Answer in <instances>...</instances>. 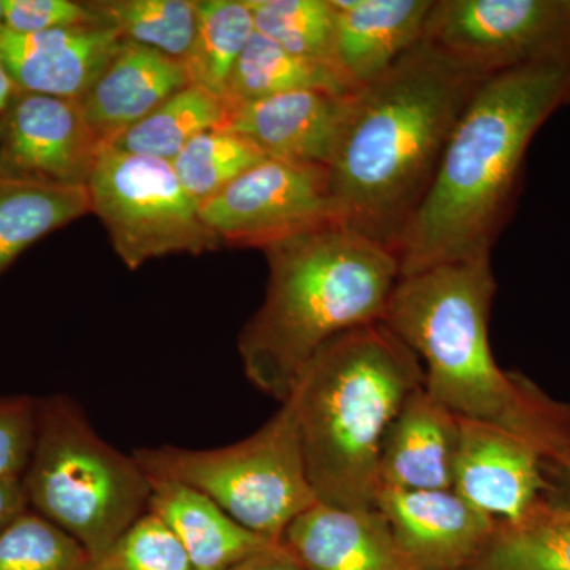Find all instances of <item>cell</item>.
Masks as SVG:
<instances>
[{
  "mask_svg": "<svg viewBox=\"0 0 570 570\" xmlns=\"http://www.w3.org/2000/svg\"><path fill=\"white\" fill-rule=\"evenodd\" d=\"M483 80L422 41L356 89L326 167L337 223L396 254Z\"/></svg>",
  "mask_w": 570,
  "mask_h": 570,
  "instance_id": "6da1fadb",
  "label": "cell"
},
{
  "mask_svg": "<svg viewBox=\"0 0 570 570\" xmlns=\"http://www.w3.org/2000/svg\"><path fill=\"white\" fill-rule=\"evenodd\" d=\"M566 102L570 58L524 63L480 82L397 245L401 276L491 255L530 142Z\"/></svg>",
  "mask_w": 570,
  "mask_h": 570,
  "instance_id": "7a4b0ae2",
  "label": "cell"
},
{
  "mask_svg": "<svg viewBox=\"0 0 570 570\" xmlns=\"http://www.w3.org/2000/svg\"><path fill=\"white\" fill-rule=\"evenodd\" d=\"M494 294L491 255L449 262L401 276L382 322L415 352L425 389L456 417L519 434L558 471L570 463V406L499 367L489 337Z\"/></svg>",
  "mask_w": 570,
  "mask_h": 570,
  "instance_id": "3957f363",
  "label": "cell"
},
{
  "mask_svg": "<svg viewBox=\"0 0 570 570\" xmlns=\"http://www.w3.org/2000/svg\"><path fill=\"white\" fill-rule=\"evenodd\" d=\"M264 253V305L239 333L238 351L250 384L283 404L326 344L382 322L401 269L393 250L337 220Z\"/></svg>",
  "mask_w": 570,
  "mask_h": 570,
  "instance_id": "277c9868",
  "label": "cell"
},
{
  "mask_svg": "<svg viewBox=\"0 0 570 570\" xmlns=\"http://www.w3.org/2000/svg\"><path fill=\"white\" fill-rule=\"evenodd\" d=\"M423 385L419 356L384 322L344 333L318 352L288 400L321 504L376 508L385 433Z\"/></svg>",
  "mask_w": 570,
  "mask_h": 570,
  "instance_id": "5b68a950",
  "label": "cell"
},
{
  "mask_svg": "<svg viewBox=\"0 0 570 570\" xmlns=\"http://www.w3.org/2000/svg\"><path fill=\"white\" fill-rule=\"evenodd\" d=\"M29 509L78 540L96 560L148 512L151 483L134 456L96 433L73 397H40L22 474Z\"/></svg>",
  "mask_w": 570,
  "mask_h": 570,
  "instance_id": "8992f818",
  "label": "cell"
},
{
  "mask_svg": "<svg viewBox=\"0 0 570 570\" xmlns=\"http://www.w3.org/2000/svg\"><path fill=\"white\" fill-rule=\"evenodd\" d=\"M132 456L148 478L202 491L246 530L276 543L292 521L318 502L291 400L253 436L235 444L209 450L163 445L137 449Z\"/></svg>",
  "mask_w": 570,
  "mask_h": 570,
  "instance_id": "52a82bcc",
  "label": "cell"
},
{
  "mask_svg": "<svg viewBox=\"0 0 570 570\" xmlns=\"http://www.w3.org/2000/svg\"><path fill=\"white\" fill-rule=\"evenodd\" d=\"M86 187L91 213L132 272L165 255H200L220 246L167 160L102 146Z\"/></svg>",
  "mask_w": 570,
  "mask_h": 570,
  "instance_id": "ba28073f",
  "label": "cell"
},
{
  "mask_svg": "<svg viewBox=\"0 0 570 570\" xmlns=\"http://www.w3.org/2000/svg\"><path fill=\"white\" fill-rule=\"evenodd\" d=\"M423 41L485 78L570 58V0H434Z\"/></svg>",
  "mask_w": 570,
  "mask_h": 570,
  "instance_id": "9c48e42d",
  "label": "cell"
},
{
  "mask_svg": "<svg viewBox=\"0 0 570 570\" xmlns=\"http://www.w3.org/2000/svg\"><path fill=\"white\" fill-rule=\"evenodd\" d=\"M220 245L266 247L336 219L328 170L266 157L200 205Z\"/></svg>",
  "mask_w": 570,
  "mask_h": 570,
  "instance_id": "30bf717a",
  "label": "cell"
},
{
  "mask_svg": "<svg viewBox=\"0 0 570 570\" xmlns=\"http://www.w3.org/2000/svg\"><path fill=\"white\" fill-rule=\"evenodd\" d=\"M100 149L81 100L18 91L0 112V174L86 186Z\"/></svg>",
  "mask_w": 570,
  "mask_h": 570,
  "instance_id": "8fae6325",
  "label": "cell"
},
{
  "mask_svg": "<svg viewBox=\"0 0 570 570\" xmlns=\"http://www.w3.org/2000/svg\"><path fill=\"white\" fill-rule=\"evenodd\" d=\"M452 489L491 519L517 520L549 498V463L519 434L460 419Z\"/></svg>",
  "mask_w": 570,
  "mask_h": 570,
  "instance_id": "7c38bea8",
  "label": "cell"
},
{
  "mask_svg": "<svg viewBox=\"0 0 570 570\" xmlns=\"http://www.w3.org/2000/svg\"><path fill=\"white\" fill-rule=\"evenodd\" d=\"M124 41L107 22L39 33L0 26V63L22 92L82 100Z\"/></svg>",
  "mask_w": 570,
  "mask_h": 570,
  "instance_id": "4fadbf2b",
  "label": "cell"
},
{
  "mask_svg": "<svg viewBox=\"0 0 570 570\" xmlns=\"http://www.w3.org/2000/svg\"><path fill=\"white\" fill-rule=\"evenodd\" d=\"M376 509L423 570H463L497 524L453 489H381Z\"/></svg>",
  "mask_w": 570,
  "mask_h": 570,
  "instance_id": "5bb4252c",
  "label": "cell"
},
{
  "mask_svg": "<svg viewBox=\"0 0 570 570\" xmlns=\"http://www.w3.org/2000/svg\"><path fill=\"white\" fill-rule=\"evenodd\" d=\"M352 94L314 89L277 94L232 108L225 129L253 141L266 157L326 168Z\"/></svg>",
  "mask_w": 570,
  "mask_h": 570,
  "instance_id": "9a60e30c",
  "label": "cell"
},
{
  "mask_svg": "<svg viewBox=\"0 0 570 570\" xmlns=\"http://www.w3.org/2000/svg\"><path fill=\"white\" fill-rule=\"evenodd\" d=\"M281 543L306 570H423L376 508L317 502L288 524Z\"/></svg>",
  "mask_w": 570,
  "mask_h": 570,
  "instance_id": "2e32d148",
  "label": "cell"
},
{
  "mask_svg": "<svg viewBox=\"0 0 570 570\" xmlns=\"http://www.w3.org/2000/svg\"><path fill=\"white\" fill-rule=\"evenodd\" d=\"M459 442L460 419L425 385L415 390L382 442L381 489H452Z\"/></svg>",
  "mask_w": 570,
  "mask_h": 570,
  "instance_id": "e0dca14e",
  "label": "cell"
},
{
  "mask_svg": "<svg viewBox=\"0 0 570 570\" xmlns=\"http://www.w3.org/2000/svg\"><path fill=\"white\" fill-rule=\"evenodd\" d=\"M335 62L362 88L423 41L434 0H332Z\"/></svg>",
  "mask_w": 570,
  "mask_h": 570,
  "instance_id": "ac0fdd59",
  "label": "cell"
},
{
  "mask_svg": "<svg viewBox=\"0 0 570 570\" xmlns=\"http://www.w3.org/2000/svg\"><path fill=\"white\" fill-rule=\"evenodd\" d=\"M186 86L189 78L183 61L126 40L82 97V111L104 146Z\"/></svg>",
  "mask_w": 570,
  "mask_h": 570,
  "instance_id": "d6986e66",
  "label": "cell"
},
{
  "mask_svg": "<svg viewBox=\"0 0 570 570\" xmlns=\"http://www.w3.org/2000/svg\"><path fill=\"white\" fill-rule=\"evenodd\" d=\"M148 512L167 524L194 570H232L277 546L232 519L212 498L193 487L151 479Z\"/></svg>",
  "mask_w": 570,
  "mask_h": 570,
  "instance_id": "ffe728a7",
  "label": "cell"
},
{
  "mask_svg": "<svg viewBox=\"0 0 570 570\" xmlns=\"http://www.w3.org/2000/svg\"><path fill=\"white\" fill-rule=\"evenodd\" d=\"M88 213L86 186L0 174V276L33 243Z\"/></svg>",
  "mask_w": 570,
  "mask_h": 570,
  "instance_id": "44dd1931",
  "label": "cell"
},
{
  "mask_svg": "<svg viewBox=\"0 0 570 570\" xmlns=\"http://www.w3.org/2000/svg\"><path fill=\"white\" fill-rule=\"evenodd\" d=\"M305 89L347 96L358 86L336 66L292 55L275 41L254 32L228 78L225 102L232 110L277 94Z\"/></svg>",
  "mask_w": 570,
  "mask_h": 570,
  "instance_id": "7402d4cb",
  "label": "cell"
},
{
  "mask_svg": "<svg viewBox=\"0 0 570 570\" xmlns=\"http://www.w3.org/2000/svg\"><path fill=\"white\" fill-rule=\"evenodd\" d=\"M463 570H570V508L542 501L517 520H497Z\"/></svg>",
  "mask_w": 570,
  "mask_h": 570,
  "instance_id": "603a6c76",
  "label": "cell"
},
{
  "mask_svg": "<svg viewBox=\"0 0 570 570\" xmlns=\"http://www.w3.org/2000/svg\"><path fill=\"white\" fill-rule=\"evenodd\" d=\"M228 116L230 108L225 100L189 85L104 146L174 163L198 135L225 129Z\"/></svg>",
  "mask_w": 570,
  "mask_h": 570,
  "instance_id": "cb8c5ba5",
  "label": "cell"
},
{
  "mask_svg": "<svg viewBox=\"0 0 570 570\" xmlns=\"http://www.w3.org/2000/svg\"><path fill=\"white\" fill-rule=\"evenodd\" d=\"M254 32L246 0L197 2V31L183 61L189 85L225 100L228 78Z\"/></svg>",
  "mask_w": 570,
  "mask_h": 570,
  "instance_id": "d4e9b609",
  "label": "cell"
},
{
  "mask_svg": "<svg viewBox=\"0 0 570 570\" xmlns=\"http://www.w3.org/2000/svg\"><path fill=\"white\" fill-rule=\"evenodd\" d=\"M89 7L124 39L184 61L197 31L194 0H108Z\"/></svg>",
  "mask_w": 570,
  "mask_h": 570,
  "instance_id": "484cf974",
  "label": "cell"
},
{
  "mask_svg": "<svg viewBox=\"0 0 570 570\" xmlns=\"http://www.w3.org/2000/svg\"><path fill=\"white\" fill-rule=\"evenodd\" d=\"M246 3L253 11L255 32L292 55L336 66L332 0H246Z\"/></svg>",
  "mask_w": 570,
  "mask_h": 570,
  "instance_id": "4316f807",
  "label": "cell"
},
{
  "mask_svg": "<svg viewBox=\"0 0 570 570\" xmlns=\"http://www.w3.org/2000/svg\"><path fill=\"white\" fill-rule=\"evenodd\" d=\"M264 159L265 153L243 135L216 129L194 138L171 164L184 189L202 205Z\"/></svg>",
  "mask_w": 570,
  "mask_h": 570,
  "instance_id": "83f0119b",
  "label": "cell"
},
{
  "mask_svg": "<svg viewBox=\"0 0 570 570\" xmlns=\"http://www.w3.org/2000/svg\"><path fill=\"white\" fill-rule=\"evenodd\" d=\"M89 561L78 540L32 509L0 531V570H86Z\"/></svg>",
  "mask_w": 570,
  "mask_h": 570,
  "instance_id": "f1b7e54d",
  "label": "cell"
},
{
  "mask_svg": "<svg viewBox=\"0 0 570 570\" xmlns=\"http://www.w3.org/2000/svg\"><path fill=\"white\" fill-rule=\"evenodd\" d=\"M86 570H194L189 557L163 520L146 512L121 538L89 561Z\"/></svg>",
  "mask_w": 570,
  "mask_h": 570,
  "instance_id": "f546056e",
  "label": "cell"
},
{
  "mask_svg": "<svg viewBox=\"0 0 570 570\" xmlns=\"http://www.w3.org/2000/svg\"><path fill=\"white\" fill-rule=\"evenodd\" d=\"M39 400L0 396V479L22 478L31 459Z\"/></svg>",
  "mask_w": 570,
  "mask_h": 570,
  "instance_id": "4dcf8cb0",
  "label": "cell"
},
{
  "mask_svg": "<svg viewBox=\"0 0 570 570\" xmlns=\"http://www.w3.org/2000/svg\"><path fill=\"white\" fill-rule=\"evenodd\" d=\"M99 22L104 21L89 3L70 0H3V28L18 33H39Z\"/></svg>",
  "mask_w": 570,
  "mask_h": 570,
  "instance_id": "1f68e13d",
  "label": "cell"
},
{
  "mask_svg": "<svg viewBox=\"0 0 570 570\" xmlns=\"http://www.w3.org/2000/svg\"><path fill=\"white\" fill-rule=\"evenodd\" d=\"M29 509L21 478L0 479V531Z\"/></svg>",
  "mask_w": 570,
  "mask_h": 570,
  "instance_id": "d6a6232c",
  "label": "cell"
},
{
  "mask_svg": "<svg viewBox=\"0 0 570 570\" xmlns=\"http://www.w3.org/2000/svg\"><path fill=\"white\" fill-rule=\"evenodd\" d=\"M232 570H306L298 561L284 549L283 543H277L273 549L250 558L238 568Z\"/></svg>",
  "mask_w": 570,
  "mask_h": 570,
  "instance_id": "836d02e7",
  "label": "cell"
},
{
  "mask_svg": "<svg viewBox=\"0 0 570 570\" xmlns=\"http://www.w3.org/2000/svg\"><path fill=\"white\" fill-rule=\"evenodd\" d=\"M550 494L547 501L570 508V463L550 474Z\"/></svg>",
  "mask_w": 570,
  "mask_h": 570,
  "instance_id": "e575fe53",
  "label": "cell"
},
{
  "mask_svg": "<svg viewBox=\"0 0 570 570\" xmlns=\"http://www.w3.org/2000/svg\"><path fill=\"white\" fill-rule=\"evenodd\" d=\"M18 91H20V89L17 88L10 75L7 73V70L3 69L2 63H0V112L6 110L7 105L10 104V100L13 99L14 94Z\"/></svg>",
  "mask_w": 570,
  "mask_h": 570,
  "instance_id": "d590c367",
  "label": "cell"
},
{
  "mask_svg": "<svg viewBox=\"0 0 570 570\" xmlns=\"http://www.w3.org/2000/svg\"><path fill=\"white\" fill-rule=\"evenodd\" d=\"M0 26H3V0H0Z\"/></svg>",
  "mask_w": 570,
  "mask_h": 570,
  "instance_id": "8d00e7d4",
  "label": "cell"
}]
</instances>
